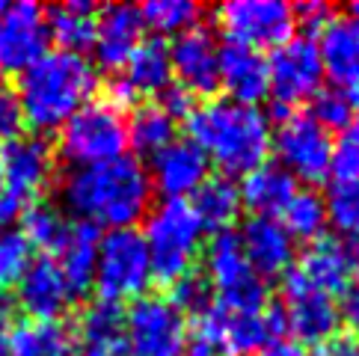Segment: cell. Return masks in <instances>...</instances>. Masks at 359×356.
<instances>
[{
	"instance_id": "d6a6232c",
	"label": "cell",
	"mask_w": 359,
	"mask_h": 356,
	"mask_svg": "<svg viewBox=\"0 0 359 356\" xmlns=\"http://www.w3.org/2000/svg\"><path fill=\"white\" fill-rule=\"evenodd\" d=\"M74 338L81 345H104V341H125V309L119 303L95 300L81 312Z\"/></svg>"
},
{
	"instance_id": "44dd1931",
	"label": "cell",
	"mask_w": 359,
	"mask_h": 356,
	"mask_svg": "<svg viewBox=\"0 0 359 356\" xmlns=\"http://www.w3.org/2000/svg\"><path fill=\"white\" fill-rule=\"evenodd\" d=\"M315 45L324 74L332 78V86L359 93V21L351 15H330Z\"/></svg>"
},
{
	"instance_id": "4316f807",
	"label": "cell",
	"mask_w": 359,
	"mask_h": 356,
	"mask_svg": "<svg viewBox=\"0 0 359 356\" xmlns=\"http://www.w3.org/2000/svg\"><path fill=\"white\" fill-rule=\"evenodd\" d=\"M125 74L122 81L128 83V89L134 93V98L140 95H161L166 86L172 83V66H170V48L163 39H146L140 42L137 50L125 62Z\"/></svg>"
},
{
	"instance_id": "ee69618b",
	"label": "cell",
	"mask_w": 359,
	"mask_h": 356,
	"mask_svg": "<svg viewBox=\"0 0 359 356\" xmlns=\"http://www.w3.org/2000/svg\"><path fill=\"white\" fill-rule=\"evenodd\" d=\"M330 15H332V9L327 4H300V6H294V21L303 24V27H309V30L312 27L320 30L330 21Z\"/></svg>"
},
{
	"instance_id": "277c9868",
	"label": "cell",
	"mask_w": 359,
	"mask_h": 356,
	"mask_svg": "<svg viewBox=\"0 0 359 356\" xmlns=\"http://www.w3.org/2000/svg\"><path fill=\"white\" fill-rule=\"evenodd\" d=\"M202 223L184 199H166L155 211L146 214V228L140 235L149 249L151 276L161 285L178 282L194 271V261L202 247Z\"/></svg>"
},
{
	"instance_id": "d6986e66",
	"label": "cell",
	"mask_w": 359,
	"mask_h": 356,
	"mask_svg": "<svg viewBox=\"0 0 359 356\" xmlns=\"http://www.w3.org/2000/svg\"><path fill=\"white\" fill-rule=\"evenodd\" d=\"M241 249L247 256L250 267L262 279L285 276L294 264V238L282 228L276 217H252L241 228Z\"/></svg>"
},
{
	"instance_id": "6da1fadb",
	"label": "cell",
	"mask_w": 359,
	"mask_h": 356,
	"mask_svg": "<svg viewBox=\"0 0 359 356\" xmlns=\"http://www.w3.org/2000/svg\"><path fill=\"white\" fill-rule=\"evenodd\" d=\"M62 205L81 223L113 228H134L151 211V182L137 158H116L95 167H74L60 184Z\"/></svg>"
},
{
	"instance_id": "7dc6e473",
	"label": "cell",
	"mask_w": 359,
	"mask_h": 356,
	"mask_svg": "<svg viewBox=\"0 0 359 356\" xmlns=\"http://www.w3.org/2000/svg\"><path fill=\"white\" fill-rule=\"evenodd\" d=\"M324 356H359V341L356 338H332L324 345Z\"/></svg>"
},
{
	"instance_id": "60d3db41",
	"label": "cell",
	"mask_w": 359,
	"mask_h": 356,
	"mask_svg": "<svg viewBox=\"0 0 359 356\" xmlns=\"http://www.w3.org/2000/svg\"><path fill=\"white\" fill-rule=\"evenodd\" d=\"M158 98H161L158 104L170 113L172 119H187L190 113H194V107H196V95H190L187 89L178 86V83H170Z\"/></svg>"
},
{
	"instance_id": "4dcf8cb0",
	"label": "cell",
	"mask_w": 359,
	"mask_h": 356,
	"mask_svg": "<svg viewBox=\"0 0 359 356\" xmlns=\"http://www.w3.org/2000/svg\"><path fill=\"white\" fill-rule=\"evenodd\" d=\"M175 139V119L161 104H140L128 119V146L140 155H158L163 146Z\"/></svg>"
},
{
	"instance_id": "f907efd6",
	"label": "cell",
	"mask_w": 359,
	"mask_h": 356,
	"mask_svg": "<svg viewBox=\"0 0 359 356\" xmlns=\"http://www.w3.org/2000/svg\"><path fill=\"white\" fill-rule=\"evenodd\" d=\"M348 15H351L353 21H359V4H351V9H348Z\"/></svg>"
},
{
	"instance_id": "52a82bcc",
	"label": "cell",
	"mask_w": 359,
	"mask_h": 356,
	"mask_svg": "<svg viewBox=\"0 0 359 356\" xmlns=\"http://www.w3.org/2000/svg\"><path fill=\"white\" fill-rule=\"evenodd\" d=\"M149 282H151L149 249L137 228H113V232L101 238L95 276H93L98 300L122 306V300L143 297Z\"/></svg>"
},
{
	"instance_id": "30bf717a",
	"label": "cell",
	"mask_w": 359,
	"mask_h": 356,
	"mask_svg": "<svg viewBox=\"0 0 359 356\" xmlns=\"http://www.w3.org/2000/svg\"><path fill=\"white\" fill-rule=\"evenodd\" d=\"M217 21L229 42L243 48H276L294 36V6L282 0H232L217 9Z\"/></svg>"
},
{
	"instance_id": "f6af8a7d",
	"label": "cell",
	"mask_w": 359,
	"mask_h": 356,
	"mask_svg": "<svg viewBox=\"0 0 359 356\" xmlns=\"http://www.w3.org/2000/svg\"><path fill=\"white\" fill-rule=\"evenodd\" d=\"M255 356H309L306 353L303 345H297V341H291V338H276L271 341L262 353H255Z\"/></svg>"
},
{
	"instance_id": "f5cc1de1",
	"label": "cell",
	"mask_w": 359,
	"mask_h": 356,
	"mask_svg": "<svg viewBox=\"0 0 359 356\" xmlns=\"http://www.w3.org/2000/svg\"><path fill=\"white\" fill-rule=\"evenodd\" d=\"M0 184H4V178H0Z\"/></svg>"
},
{
	"instance_id": "8992f818",
	"label": "cell",
	"mask_w": 359,
	"mask_h": 356,
	"mask_svg": "<svg viewBox=\"0 0 359 356\" xmlns=\"http://www.w3.org/2000/svg\"><path fill=\"white\" fill-rule=\"evenodd\" d=\"M128 119L107 98H95L72 113L60 128V151L74 167H95L125 155Z\"/></svg>"
},
{
	"instance_id": "8d00e7d4",
	"label": "cell",
	"mask_w": 359,
	"mask_h": 356,
	"mask_svg": "<svg viewBox=\"0 0 359 356\" xmlns=\"http://www.w3.org/2000/svg\"><path fill=\"white\" fill-rule=\"evenodd\" d=\"M327 202V220L341 235L359 238V182L353 184H332Z\"/></svg>"
},
{
	"instance_id": "ba28073f",
	"label": "cell",
	"mask_w": 359,
	"mask_h": 356,
	"mask_svg": "<svg viewBox=\"0 0 359 356\" xmlns=\"http://www.w3.org/2000/svg\"><path fill=\"white\" fill-rule=\"evenodd\" d=\"M205 279L217 294V306L226 309H264L267 285L250 267L232 228L214 232L205 244Z\"/></svg>"
},
{
	"instance_id": "f35d334b",
	"label": "cell",
	"mask_w": 359,
	"mask_h": 356,
	"mask_svg": "<svg viewBox=\"0 0 359 356\" xmlns=\"http://www.w3.org/2000/svg\"><path fill=\"white\" fill-rule=\"evenodd\" d=\"M327 175L332 178V184L359 182V125H351V128L341 131L339 139L332 143Z\"/></svg>"
},
{
	"instance_id": "603a6c76",
	"label": "cell",
	"mask_w": 359,
	"mask_h": 356,
	"mask_svg": "<svg viewBox=\"0 0 359 356\" xmlns=\"http://www.w3.org/2000/svg\"><path fill=\"white\" fill-rule=\"evenodd\" d=\"M297 273L306 279L309 285H315L318 291L324 294H341L353 279V267H351V256H348V247L339 244L336 238H318L306 247L303 259Z\"/></svg>"
},
{
	"instance_id": "4fadbf2b",
	"label": "cell",
	"mask_w": 359,
	"mask_h": 356,
	"mask_svg": "<svg viewBox=\"0 0 359 356\" xmlns=\"http://www.w3.org/2000/svg\"><path fill=\"white\" fill-rule=\"evenodd\" d=\"M271 146L276 149V155L282 160L279 167L291 172L294 178H303V182H312V184L327 178L332 139L309 113H288V116H282Z\"/></svg>"
},
{
	"instance_id": "d590c367",
	"label": "cell",
	"mask_w": 359,
	"mask_h": 356,
	"mask_svg": "<svg viewBox=\"0 0 359 356\" xmlns=\"http://www.w3.org/2000/svg\"><path fill=\"white\" fill-rule=\"evenodd\" d=\"M33 261V247L21 228H0V294L18 285Z\"/></svg>"
},
{
	"instance_id": "2e32d148",
	"label": "cell",
	"mask_w": 359,
	"mask_h": 356,
	"mask_svg": "<svg viewBox=\"0 0 359 356\" xmlns=\"http://www.w3.org/2000/svg\"><path fill=\"white\" fill-rule=\"evenodd\" d=\"M170 48V66L178 86H184L190 95H214L220 89L217 74V42L208 30L194 27L182 36H175Z\"/></svg>"
},
{
	"instance_id": "bcb514c9",
	"label": "cell",
	"mask_w": 359,
	"mask_h": 356,
	"mask_svg": "<svg viewBox=\"0 0 359 356\" xmlns=\"http://www.w3.org/2000/svg\"><path fill=\"white\" fill-rule=\"evenodd\" d=\"M74 356H128L125 341H104V345H81Z\"/></svg>"
},
{
	"instance_id": "836d02e7",
	"label": "cell",
	"mask_w": 359,
	"mask_h": 356,
	"mask_svg": "<svg viewBox=\"0 0 359 356\" xmlns=\"http://www.w3.org/2000/svg\"><path fill=\"white\" fill-rule=\"evenodd\" d=\"M143 24L161 36H182L187 30L199 27L202 6L194 0H151L140 9Z\"/></svg>"
},
{
	"instance_id": "9c48e42d",
	"label": "cell",
	"mask_w": 359,
	"mask_h": 356,
	"mask_svg": "<svg viewBox=\"0 0 359 356\" xmlns=\"http://www.w3.org/2000/svg\"><path fill=\"white\" fill-rule=\"evenodd\" d=\"M187 317L170 297L143 294L125 312L128 356H187Z\"/></svg>"
},
{
	"instance_id": "83f0119b",
	"label": "cell",
	"mask_w": 359,
	"mask_h": 356,
	"mask_svg": "<svg viewBox=\"0 0 359 356\" xmlns=\"http://www.w3.org/2000/svg\"><path fill=\"white\" fill-rule=\"evenodd\" d=\"M95 18L98 9L95 4H86V0H69V4H60L45 12L48 36L57 39L60 50H69V54H83V50L93 48Z\"/></svg>"
},
{
	"instance_id": "816d5d0a",
	"label": "cell",
	"mask_w": 359,
	"mask_h": 356,
	"mask_svg": "<svg viewBox=\"0 0 359 356\" xmlns=\"http://www.w3.org/2000/svg\"><path fill=\"white\" fill-rule=\"evenodd\" d=\"M190 356H208V353H205V350H194V353H190Z\"/></svg>"
},
{
	"instance_id": "3957f363",
	"label": "cell",
	"mask_w": 359,
	"mask_h": 356,
	"mask_svg": "<svg viewBox=\"0 0 359 356\" xmlns=\"http://www.w3.org/2000/svg\"><path fill=\"white\" fill-rule=\"evenodd\" d=\"M190 139L214 160L223 175H247L262 167L271 151V119L259 107L229 98H211L187 116Z\"/></svg>"
},
{
	"instance_id": "8fae6325",
	"label": "cell",
	"mask_w": 359,
	"mask_h": 356,
	"mask_svg": "<svg viewBox=\"0 0 359 356\" xmlns=\"http://www.w3.org/2000/svg\"><path fill=\"white\" fill-rule=\"evenodd\" d=\"M282 324L297 338V345H330L339 338L336 300L309 285L297 271L282 276Z\"/></svg>"
},
{
	"instance_id": "5bb4252c",
	"label": "cell",
	"mask_w": 359,
	"mask_h": 356,
	"mask_svg": "<svg viewBox=\"0 0 359 356\" xmlns=\"http://www.w3.org/2000/svg\"><path fill=\"white\" fill-rule=\"evenodd\" d=\"M45 9L30 0H0V71L21 74L48 50Z\"/></svg>"
},
{
	"instance_id": "ac0fdd59",
	"label": "cell",
	"mask_w": 359,
	"mask_h": 356,
	"mask_svg": "<svg viewBox=\"0 0 359 356\" xmlns=\"http://www.w3.org/2000/svg\"><path fill=\"white\" fill-rule=\"evenodd\" d=\"M143 15L140 6L128 4H110L104 9H98L95 18V60L104 69H122L128 57L137 50V45L143 42Z\"/></svg>"
},
{
	"instance_id": "9a60e30c",
	"label": "cell",
	"mask_w": 359,
	"mask_h": 356,
	"mask_svg": "<svg viewBox=\"0 0 359 356\" xmlns=\"http://www.w3.org/2000/svg\"><path fill=\"white\" fill-rule=\"evenodd\" d=\"M54 175V149L45 137H15L0 151V178L4 187L30 202Z\"/></svg>"
},
{
	"instance_id": "f1b7e54d",
	"label": "cell",
	"mask_w": 359,
	"mask_h": 356,
	"mask_svg": "<svg viewBox=\"0 0 359 356\" xmlns=\"http://www.w3.org/2000/svg\"><path fill=\"white\" fill-rule=\"evenodd\" d=\"M190 208H194V214L199 217L202 228L226 232L241 211V190L229 175H208L196 187Z\"/></svg>"
},
{
	"instance_id": "e575fe53",
	"label": "cell",
	"mask_w": 359,
	"mask_h": 356,
	"mask_svg": "<svg viewBox=\"0 0 359 356\" xmlns=\"http://www.w3.org/2000/svg\"><path fill=\"white\" fill-rule=\"evenodd\" d=\"M356 95L348 93V89H339V86H327V89H318L312 95V113L309 116L324 128L330 131H348L353 119H356Z\"/></svg>"
},
{
	"instance_id": "7bdbcfd3",
	"label": "cell",
	"mask_w": 359,
	"mask_h": 356,
	"mask_svg": "<svg viewBox=\"0 0 359 356\" xmlns=\"http://www.w3.org/2000/svg\"><path fill=\"white\" fill-rule=\"evenodd\" d=\"M30 202L12 193V190H6L4 184H0V228H15V223L24 217V211H27Z\"/></svg>"
},
{
	"instance_id": "1f68e13d",
	"label": "cell",
	"mask_w": 359,
	"mask_h": 356,
	"mask_svg": "<svg viewBox=\"0 0 359 356\" xmlns=\"http://www.w3.org/2000/svg\"><path fill=\"white\" fill-rule=\"evenodd\" d=\"M21 220H24L21 232L30 240V247L45 249V256H50V259L62 249V244H66V238L72 232V223L66 220V214H62L57 205H50V202L27 205Z\"/></svg>"
},
{
	"instance_id": "7c38bea8",
	"label": "cell",
	"mask_w": 359,
	"mask_h": 356,
	"mask_svg": "<svg viewBox=\"0 0 359 356\" xmlns=\"http://www.w3.org/2000/svg\"><path fill=\"white\" fill-rule=\"evenodd\" d=\"M324 81V66L312 36H291L276 45L267 57V83L276 98L279 110L309 101Z\"/></svg>"
},
{
	"instance_id": "484cf974",
	"label": "cell",
	"mask_w": 359,
	"mask_h": 356,
	"mask_svg": "<svg viewBox=\"0 0 359 356\" xmlns=\"http://www.w3.org/2000/svg\"><path fill=\"white\" fill-rule=\"evenodd\" d=\"M98 244H101V232L89 223H72V232L66 238V244L57 252V264L62 276L69 282L72 297H81L93 288V276H95V259H98Z\"/></svg>"
},
{
	"instance_id": "e0dca14e",
	"label": "cell",
	"mask_w": 359,
	"mask_h": 356,
	"mask_svg": "<svg viewBox=\"0 0 359 356\" xmlns=\"http://www.w3.org/2000/svg\"><path fill=\"white\" fill-rule=\"evenodd\" d=\"M208 158L194 139H172L158 155H151L149 182L151 190H158L166 199H182L196 193V187L208 178Z\"/></svg>"
},
{
	"instance_id": "7a4b0ae2",
	"label": "cell",
	"mask_w": 359,
	"mask_h": 356,
	"mask_svg": "<svg viewBox=\"0 0 359 356\" xmlns=\"http://www.w3.org/2000/svg\"><path fill=\"white\" fill-rule=\"evenodd\" d=\"M98 89V71L83 54L69 50H45V54L18 74L15 98L21 119L33 131L62 128L72 113L93 101Z\"/></svg>"
},
{
	"instance_id": "5b68a950",
	"label": "cell",
	"mask_w": 359,
	"mask_h": 356,
	"mask_svg": "<svg viewBox=\"0 0 359 356\" xmlns=\"http://www.w3.org/2000/svg\"><path fill=\"white\" fill-rule=\"evenodd\" d=\"M285 329L279 309H211L196 321V350L208 356H255Z\"/></svg>"
},
{
	"instance_id": "74e56055",
	"label": "cell",
	"mask_w": 359,
	"mask_h": 356,
	"mask_svg": "<svg viewBox=\"0 0 359 356\" xmlns=\"http://www.w3.org/2000/svg\"><path fill=\"white\" fill-rule=\"evenodd\" d=\"M170 300H172V306L182 312L184 317L187 315H205L211 309V303H214V291L208 285V279H205L202 273L196 271H190L184 273L178 282L170 285Z\"/></svg>"
},
{
	"instance_id": "f546056e",
	"label": "cell",
	"mask_w": 359,
	"mask_h": 356,
	"mask_svg": "<svg viewBox=\"0 0 359 356\" xmlns=\"http://www.w3.org/2000/svg\"><path fill=\"white\" fill-rule=\"evenodd\" d=\"M282 214V228L294 238V240H318L324 238V228H327V202L318 190H297L285 208L279 211Z\"/></svg>"
},
{
	"instance_id": "7402d4cb",
	"label": "cell",
	"mask_w": 359,
	"mask_h": 356,
	"mask_svg": "<svg viewBox=\"0 0 359 356\" xmlns=\"http://www.w3.org/2000/svg\"><path fill=\"white\" fill-rule=\"evenodd\" d=\"M217 74H220V86L229 93V101H238V104L255 107L271 93L267 60L252 48L226 42L217 50Z\"/></svg>"
},
{
	"instance_id": "b9f144b4",
	"label": "cell",
	"mask_w": 359,
	"mask_h": 356,
	"mask_svg": "<svg viewBox=\"0 0 359 356\" xmlns=\"http://www.w3.org/2000/svg\"><path fill=\"white\" fill-rule=\"evenodd\" d=\"M339 297H341L339 306H336L339 324L348 327V329H351V338L359 341V282H351Z\"/></svg>"
},
{
	"instance_id": "d4e9b609",
	"label": "cell",
	"mask_w": 359,
	"mask_h": 356,
	"mask_svg": "<svg viewBox=\"0 0 359 356\" xmlns=\"http://www.w3.org/2000/svg\"><path fill=\"white\" fill-rule=\"evenodd\" d=\"M241 190V205H247L255 217H273L285 208V202L297 193V178L285 172L279 163H262L247 172Z\"/></svg>"
},
{
	"instance_id": "ffe728a7",
	"label": "cell",
	"mask_w": 359,
	"mask_h": 356,
	"mask_svg": "<svg viewBox=\"0 0 359 356\" xmlns=\"http://www.w3.org/2000/svg\"><path fill=\"white\" fill-rule=\"evenodd\" d=\"M15 288H18V306L30 317H39V321H57L74 300L57 259L50 256L30 261Z\"/></svg>"
},
{
	"instance_id": "681fc988",
	"label": "cell",
	"mask_w": 359,
	"mask_h": 356,
	"mask_svg": "<svg viewBox=\"0 0 359 356\" xmlns=\"http://www.w3.org/2000/svg\"><path fill=\"white\" fill-rule=\"evenodd\" d=\"M348 256H351V267H353V271H359V238L348 247Z\"/></svg>"
},
{
	"instance_id": "ab89813d",
	"label": "cell",
	"mask_w": 359,
	"mask_h": 356,
	"mask_svg": "<svg viewBox=\"0 0 359 356\" xmlns=\"http://www.w3.org/2000/svg\"><path fill=\"white\" fill-rule=\"evenodd\" d=\"M21 107H18V98L12 89L0 86V143H9V139L21 137Z\"/></svg>"
},
{
	"instance_id": "cb8c5ba5",
	"label": "cell",
	"mask_w": 359,
	"mask_h": 356,
	"mask_svg": "<svg viewBox=\"0 0 359 356\" xmlns=\"http://www.w3.org/2000/svg\"><path fill=\"white\" fill-rule=\"evenodd\" d=\"M78 338L69 324L27 317L6 333V353L12 356H74Z\"/></svg>"
},
{
	"instance_id": "c3c4849f",
	"label": "cell",
	"mask_w": 359,
	"mask_h": 356,
	"mask_svg": "<svg viewBox=\"0 0 359 356\" xmlns=\"http://www.w3.org/2000/svg\"><path fill=\"white\" fill-rule=\"evenodd\" d=\"M6 327H9V300L0 294V356H6Z\"/></svg>"
}]
</instances>
